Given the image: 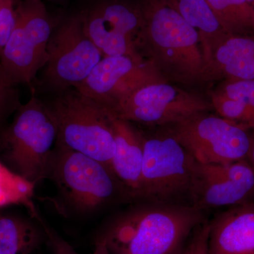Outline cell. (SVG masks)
<instances>
[{"label":"cell","instance_id":"obj_1","mask_svg":"<svg viewBox=\"0 0 254 254\" xmlns=\"http://www.w3.org/2000/svg\"><path fill=\"white\" fill-rule=\"evenodd\" d=\"M202 210L193 205L146 207L125 217L105 239L121 254H177L205 221Z\"/></svg>","mask_w":254,"mask_h":254},{"label":"cell","instance_id":"obj_2","mask_svg":"<svg viewBox=\"0 0 254 254\" xmlns=\"http://www.w3.org/2000/svg\"><path fill=\"white\" fill-rule=\"evenodd\" d=\"M141 10L143 26L138 38L146 45L159 69L184 81L205 77L204 57L196 30L162 0H150Z\"/></svg>","mask_w":254,"mask_h":254},{"label":"cell","instance_id":"obj_3","mask_svg":"<svg viewBox=\"0 0 254 254\" xmlns=\"http://www.w3.org/2000/svg\"><path fill=\"white\" fill-rule=\"evenodd\" d=\"M58 131L46 105L35 97L18 108L0 133V161L36 185L47 177Z\"/></svg>","mask_w":254,"mask_h":254},{"label":"cell","instance_id":"obj_4","mask_svg":"<svg viewBox=\"0 0 254 254\" xmlns=\"http://www.w3.org/2000/svg\"><path fill=\"white\" fill-rule=\"evenodd\" d=\"M47 108L58 131L55 145L88 155L111 169L115 138L112 115L104 107L76 89H67L60 91Z\"/></svg>","mask_w":254,"mask_h":254},{"label":"cell","instance_id":"obj_5","mask_svg":"<svg viewBox=\"0 0 254 254\" xmlns=\"http://www.w3.org/2000/svg\"><path fill=\"white\" fill-rule=\"evenodd\" d=\"M47 177L74 208L89 212L113 198L118 180L105 164L79 152L57 146L52 151Z\"/></svg>","mask_w":254,"mask_h":254},{"label":"cell","instance_id":"obj_6","mask_svg":"<svg viewBox=\"0 0 254 254\" xmlns=\"http://www.w3.org/2000/svg\"><path fill=\"white\" fill-rule=\"evenodd\" d=\"M247 128L203 113L175 124L173 136L197 163L227 164L247 158L252 143Z\"/></svg>","mask_w":254,"mask_h":254},{"label":"cell","instance_id":"obj_7","mask_svg":"<svg viewBox=\"0 0 254 254\" xmlns=\"http://www.w3.org/2000/svg\"><path fill=\"white\" fill-rule=\"evenodd\" d=\"M195 163L173 136L144 140L141 180L133 198L163 203L190 195Z\"/></svg>","mask_w":254,"mask_h":254},{"label":"cell","instance_id":"obj_8","mask_svg":"<svg viewBox=\"0 0 254 254\" xmlns=\"http://www.w3.org/2000/svg\"><path fill=\"white\" fill-rule=\"evenodd\" d=\"M103 58L87 36L81 16L68 18L50 38L46 64L47 81L60 92L75 88L86 80Z\"/></svg>","mask_w":254,"mask_h":254},{"label":"cell","instance_id":"obj_9","mask_svg":"<svg viewBox=\"0 0 254 254\" xmlns=\"http://www.w3.org/2000/svg\"><path fill=\"white\" fill-rule=\"evenodd\" d=\"M208 107L198 95L165 81L142 87L106 110L115 118L129 123L175 125L205 113Z\"/></svg>","mask_w":254,"mask_h":254},{"label":"cell","instance_id":"obj_10","mask_svg":"<svg viewBox=\"0 0 254 254\" xmlns=\"http://www.w3.org/2000/svg\"><path fill=\"white\" fill-rule=\"evenodd\" d=\"M165 81L163 73L152 60L105 57L75 89L110 109L142 87Z\"/></svg>","mask_w":254,"mask_h":254},{"label":"cell","instance_id":"obj_11","mask_svg":"<svg viewBox=\"0 0 254 254\" xmlns=\"http://www.w3.org/2000/svg\"><path fill=\"white\" fill-rule=\"evenodd\" d=\"M254 195V170L246 160L227 164L195 163L190 195L204 208L240 205Z\"/></svg>","mask_w":254,"mask_h":254},{"label":"cell","instance_id":"obj_12","mask_svg":"<svg viewBox=\"0 0 254 254\" xmlns=\"http://www.w3.org/2000/svg\"><path fill=\"white\" fill-rule=\"evenodd\" d=\"M208 254H254V203L227 210L210 222Z\"/></svg>","mask_w":254,"mask_h":254},{"label":"cell","instance_id":"obj_13","mask_svg":"<svg viewBox=\"0 0 254 254\" xmlns=\"http://www.w3.org/2000/svg\"><path fill=\"white\" fill-rule=\"evenodd\" d=\"M115 150L111 161L114 175L128 189L132 197L136 194L143 160V142L129 122L112 115Z\"/></svg>","mask_w":254,"mask_h":254},{"label":"cell","instance_id":"obj_14","mask_svg":"<svg viewBox=\"0 0 254 254\" xmlns=\"http://www.w3.org/2000/svg\"><path fill=\"white\" fill-rule=\"evenodd\" d=\"M45 64L16 14L14 31L0 53V76L11 87L18 83L30 84Z\"/></svg>","mask_w":254,"mask_h":254},{"label":"cell","instance_id":"obj_15","mask_svg":"<svg viewBox=\"0 0 254 254\" xmlns=\"http://www.w3.org/2000/svg\"><path fill=\"white\" fill-rule=\"evenodd\" d=\"M215 73L230 80H254V34L228 35L213 48L206 76Z\"/></svg>","mask_w":254,"mask_h":254},{"label":"cell","instance_id":"obj_16","mask_svg":"<svg viewBox=\"0 0 254 254\" xmlns=\"http://www.w3.org/2000/svg\"><path fill=\"white\" fill-rule=\"evenodd\" d=\"M177 11L200 36L205 68L212 50L228 33L224 30L207 0H162Z\"/></svg>","mask_w":254,"mask_h":254},{"label":"cell","instance_id":"obj_17","mask_svg":"<svg viewBox=\"0 0 254 254\" xmlns=\"http://www.w3.org/2000/svg\"><path fill=\"white\" fill-rule=\"evenodd\" d=\"M88 38L105 57L128 56L142 58L136 49V41L114 28L93 8L81 16Z\"/></svg>","mask_w":254,"mask_h":254},{"label":"cell","instance_id":"obj_18","mask_svg":"<svg viewBox=\"0 0 254 254\" xmlns=\"http://www.w3.org/2000/svg\"><path fill=\"white\" fill-rule=\"evenodd\" d=\"M44 232L31 220L0 214V254H31L41 245Z\"/></svg>","mask_w":254,"mask_h":254},{"label":"cell","instance_id":"obj_19","mask_svg":"<svg viewBox=\"0 0 254 254\" xmlns=\"http://www.w3.org/2000/svg\"><path fill=\"white\" fill-rule=\"evenodd\" d=\"M16 11L25 33L46 64L53 28L45 4L42 0H21Z\"/></svg>","mask_w":254,"mask_h":254},{"label":"cell","instance_id":"obj_20","mask_svg":"<svg viewBox=\"0 0 254 254\" xmlns=\"http://www.w3.org/2000/svg\"><path fill=\"white\" fill-rule=\"evenodd\" d=\"M207 1L219 23L229 34H254V13L247 0Z\"/></svg>","mask_w":254,"mask_h":254},{"label":"cell","instance_id":"obj_21","mask_svg":"<svg viewBox=\"0 0 254 254\" xmlns=\"http://www.w3.org/2000/svg\"><path fill=\"white\" fill-rule=\"evenodd\" d=\"M36 185L10 170L0 161V207L21 204L29 208L31 214L36 211L31 198Z\"/></svg>","mask_w":254,"mask_h":254},{"label":"cell","instance_id":"obj_22","mask_svg":"<svg viewBox=\"0 0 254 254\" xmlns=\"http://www.w3.org/2000/svg\"><path fill=\"white\" fill-rule=\"evenodd\" d=\"M98 12L114 28L135 41L139 37L143 16L141 7H133L122 3H105L95 6Z\"/></svg>","mask_w":254,"mask_h":254},{"label":"cell","instance_id":"obj_23","mask_svg":"<svg viewBox=\"0 0 254 254\" xmlns=\"http://www.w3.org/2000/svg\"><path fill=\"white\" fill-rule=\"evenodd\" d=\"M211 102L221 118L254 129V111L245 103L219 91L211 95Z\"/></svg>","mask_w":254,"mask_h":254},{"label":"cell","instance_id":"obj_24","mask_svg":"<svg viewBox=\"0 0 254 254\" xmlns=\"http://www.w3.org/2000/svg\"><path fill=\"white\" fill-rule=\"evenodd\" d=\"M218 91L240 100L254 111V80H229Z\"/></svg>","mask_w":254,"mask_h":254},{"label":"cell","instance_id":"obj_25","mask_svg":"<svg viewBox=\"0 0 254 254\" xmlns=\"http://www.w3.org/2000/svg\"><path fill=\"white\" fill-rule=\"evenodd\" d=\"M16 3L5 0L0 11V53L9 41L16 24Z\"/></svg>","mask_w":254,"mask_h":254},{"label":"cell","instance_id":"obj_26","mask_svg":"<svg viewBox=\"0 0 254 254\" xmlns=\"http://www.w3.org/2000/svg\"><path fill=\"white\" fill-rule=\"evenodd\" d=\"M210 222L204 221L195 229L187 247L177 254H208Z\"/></svg>","mask_w":254,"mask_h":254},{"label":"cell","instance_id":"obj_27","mask_svg":"<svg viewBox=\"0 0 254 254\" xmlns=\"http://www.w3.org/2000/svg\"><path fill=\"white\" fill-rule=\"evenodd\" d=\"M33 218L39 222L42 230L44 232L45 237L54 254H79L73 250L66 240H64L58 232H55L45 220L40 216L39 214H35Z\"/></svg>","mask_w":254,"mask_h":254},{"label":"cell","instance_id":"obj_28","mask_svg":"<svg viewBox=\"0 0 254 254\" xmlns=\"http://www.w3.org/2000/svg\"><path fill=\"white\" fill-rule=\"evenodd\" d=\"M11 88L0 76V123L11 107L13 98Z\"/></svg>","mask_w":254,"mask_h":254},{"label":"cell","instance_id":"obj_29","mask_svg":"<svg viewBox=\"0 0 254 254\" xmlns=\"http://www.w3.org/2000/svg\"><path fill=\"white\" fill-rule=\"evenodd\" d=\"M91 254H110L109 247L105 238L97 242L95 250Z\"/></svg>","mask_w":254,"mask_h":254},{"label":"cell","instance_id":"obj_30","mask_svg":"<svg viewBox=\"0 0 254 254\" xmlns=\"http://www.w3.org/2000/svg\"><path fill=\"white\" fill-rule=\"evenodd\" d=\"M247 158L250 160L249 163L254 170V136H252V143H251L250 149Z\"/></svg>","mask_w":254,"mask_h":254},{"label":"cell","instance_id":"obj_31","mask_svg":"<svg viewBox=\"0 0 254 254\" xmlns=\"http://www.w3.org/2000/svg\"><path fill=\"white\" fill-rule=\"evenodd\" d=\"M248 4H250V7L253 10L254 13V0H247Z\"/></svg>","mask_w":254,"mask_h":254},{"label":"cell","instance_id":"obj_32","mask_svg":"<svg viewBox=\"0 0 254 254\" xmlns=\"http://www.w3.org/2000/svg\"><path fill=\"white\" fill-rule=\"evenodd\" d=\"M5 0H0V11H1V7H2L3 4H4Z\"/></svg>","mask_w":254,"mask_h":254},{"label":"cell","instance_id":"obj_33","mask_svg":"<svg viewBox=\"0 0 254 254\" xmlns=\"http://www.w3.org/2000/svg\"><path fill=\"white\" fill-rule=\"evenodd\" d=\"M14 1H15V2L16 3V4H17L20 1H21V0H14Z\"/></svg>","mask_w":254,"mask_h":254}]
</instances>
